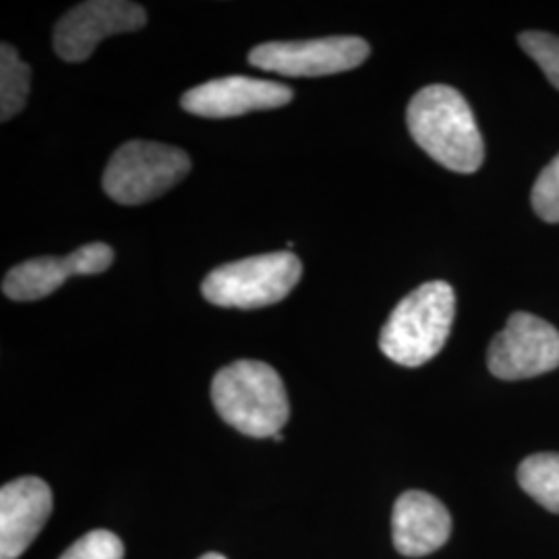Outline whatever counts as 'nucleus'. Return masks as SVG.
Instances as JSON below:
<instances>
[{
    "label": "nucleus",
    "mask_w": 559,
    "mask_h": 559,
    "mask_svg": "<svg viewBox=\"0 0 559 559\" xmlns=\"http://www.w3.org/2000/svg\"><path fill=\"white\" fill-rule=\"evenodd\" d=\"M406 124L420 150L452 173L473 175L485 160L475 115L450 85H429L417 92L408 104Z\"/></svg>",
    "instance_id": "1"
},
{
    "label": "nucleus",
    "mask_w": 559,
    "mask_h": 559,
    "mask_svg": "<svg viewBox=\"0 0 559 559\" xmlns=\"http://www.w3.org/2000/svg\"><path fill=\"white\" fill-rule=\"evenodd\" d=\"M212 402L224 423L249 438H276L290 417L284 381L261 360H235L212 381Z\"/></svg>",
    "instance_id": "2"
},
{
    "label": "nucleus",
    "mask_w": 559,
    "mask_h": 559,
    "mask_svg": "<svg viewBox=\"0 0 559 559\" xmlns=\"http://www.w3.org/2000/svg\"><path fill=\"white\" fill-rule=\"evenodd\" d=\"M456 316L448 282H427L400 300L380 334L381 353L402 367H420L440 355Z\"/></svg>",
    "instance_id": "3"
},
{
    "label": "nucleus",
    "mask_w": 559,
    "mask_h": 559,
    "mask_svg": "<svg viewBox=\"0 0 559 559\" xmlns=\"http://www.w3.org/2000/svg\"><path fill=\"white\" fill-rule=\"evenodd\" d=\"M302 276V263L288 251L233 261L210 272L201 293L228 309H260L286 299Z\"/></svg>",
    "instance_id": "4"
},
{
    "label": "nucleus",
    "mask_w": 559,
    "mask_h": 559,
    "mask_svg": "<svg viewBox=\"0 0 559 559\" xmlns=\"http://www.w3.org/2000/svg\"><path fill=\"white\" fill-rule=\"evenodd\" d=\"M191 158L179 147L156 141H127L104 170V191L120 205L156 200L185 179Z\"/></svg>",
    "instance_id": "5"
},
{
    "label": "nucleus",
    "mask_w": 559,
    "mask_h": 559,
    "mask_svg": "<svg viewBox=\"0 0 559 559\" xmlns=\"http://www.w3.org/2000/svg\"><path fill=\"white\" fill-rule=\"evenodd\" d=\"M369 52V44L355 36L265 41L249 52V64L286 78H323L357 69Z\"/></svg>",
    "instance_id": "6"
},
{
    "label": "nucleus",
    "mask_w": 559,
    "mask_h": 559,
    "mask_svg": "<svg viewBox=\"0 0 559 559\" xmlns=\"http://www.w3.org/2000/svg\"><path fill=\"white\" fill-rule=\"evenodd\" d=\"M487 367L506 381L531 380L558 369V330L533 313H514L491 340Z\"/></svg>",
    "instance_id": "7"
},
{
    "label": "nucleus",
    "mask_w": 559,
    "mask_h": 559,
    "mask_svg": "<svg viewBox=\"0 0 559 559\" xmlns=\"http://www.w3.org/2000/svg\"><path fill=\"white\" fill-rule=\"evenodd\" d=\"M147 15L138 2L90 0L71 9L55 27V52L64 62L90 59L104 38L145 27Z\"/></svg>",
    "instance_id": "8"
},
{
    "label": "nucleus",
    "mask_w": 559,
    "mask_h": 559,
    "mask_svg": "<svg viewBox=\"0 0 559 559\" xmlns=\"http://www.w3.org/2000/svg\"><path fill=\"white\" fill-rule=\"evenodd\" d=\"M293 90L276 81L253 78H222L207 81L182 94L180 106L203 119H230L258 110L282 108L293 100Z\"/></svg>",
    "instance_id": "9"
},
{
    "label": "nucleus",
    "mask_w": 559,
    "mask_h": 559,
    "mask_svg": "<svg viewBox=\"0 0 559 559\" xmlns=\"http://www.w3.org/2000/svg\"><path fill=\"white\" fill-rule=\"evenodd\" d=\"M115 261V251L106 242H90L67 258H36L9 270L2 280V293L11 300H38L52 295L73 276H96Z\"/></svg>",
    "instance_id": "10"
},
{
    "label": "nucleus",
    "mask_w": 559,
    "mask_h": 559,
    "mask_svg": "<svg viewBox=\"0 0 559 559\" xmlns=\"http://www.w3.org/2000/svg\"><path fill=\"white\" fill-rule=\"evenodd\" d=\"M52 514V491L40 477H21L0 489V559H17Z\"/></svg>",
    "instance_id": "11"
},
{
    "label": "nucleus",
    "mask_w": 559,
    "mask_h": 559,
    "mask_svg": "<svg viewBox=\"0 0 559 559\" xmlns=\"http://www.w3.org/2000/svg\"><path fill=\"white\" fill-rule=\"evenodd\" d=\"M452 533V516L438 498L425 491L402 493L392 512V537L400 556L425 558L443 547Z\"/></svg>",
    "instance_id": "12"
},
{
    "label": "nucleus",
    "mask_w": 559,
    "mask_h": 559,
    "mask_svg": "<svg viewBox=\"0 0 559 559\" xmlns=\"http://www.w3.org/2000/svg\"><path fill=\"white\" fill-rule=\"evenodd\" d=\"M519 483L533 500L559 514V454L545 452L522 460Z\"/></svg>",
    "instance_id": "13"
},
{
    "label": "nucleus",
    "mask_w": 559,
    "mask_h": 559,
    "mask_svg": "<svg viewBox=\"0 0 559 559\" xmlns=\"http://www.w3.org/2000/svg\"><path fill=\"white\" fill-rule=\"evenodd\" d=\"M32 69L20 59L11 44L0 46V120L7 122L20 115L29 94Z\"/></svg>",
    "instance_id": "14"
},
{
    "label": "nucleus",
    "mask_w": 559,
    "mask_h": 559,
    "mask_svg": "<svg viewBox=\"0 0 559 559\" xmlns=\"http://www.w3.org/2000/svg\"><path fill=\"white\" fill-rule=\"evenodd\" d=\"M520 48L535 60L551 81L554 87L559 90V38L545 32H524L519 36Z\"/></svg>",
    "instance_id": "15"
},
{
    "label": "nucleus",
    "mask_w": 559,
    "mask_h": 559,
    "mask_svg": "<svg viewBox=\"0 0 559 559\" xmlns=\"http://www.w3.org/2000/svg\"><path fill=\"white\" fill-rule=\"evenodd\" d=\"M533 207L540 221L549 224L559 222V154L540 170L539 179L533 187Z\"/></svg>",
    "instance_id": "16"
},
{
    "label": "nucleus",
    "mask_w": 559,
    "mask_h": 559,
    "mask_svg": "<svg viewBox=\"0 0 559 559\" xmlns=\"http://www.w3.org/2000/svg\"><path fill=\"white\" fill-rule=\"evenodd\" d=\"M59 559H124V545L110 531H92L75 540Z\"/></svg>",
    "instance_id": "17"
},
{
    "label": "nucleus",
    "mask_w": 559,
    "mask_h": 559,
    "mask_svg": "<svg viewBox=\"0 0 559 559\" xmlns=\"http://www.w3.org/2000/svg\"><path fill=\"white\" fill-rule=\"evenodd\" d=\"M200 559H226L221 554H205V556H201Z\"/></svg>",
    "instance_id": "18"
}]
</instances>
